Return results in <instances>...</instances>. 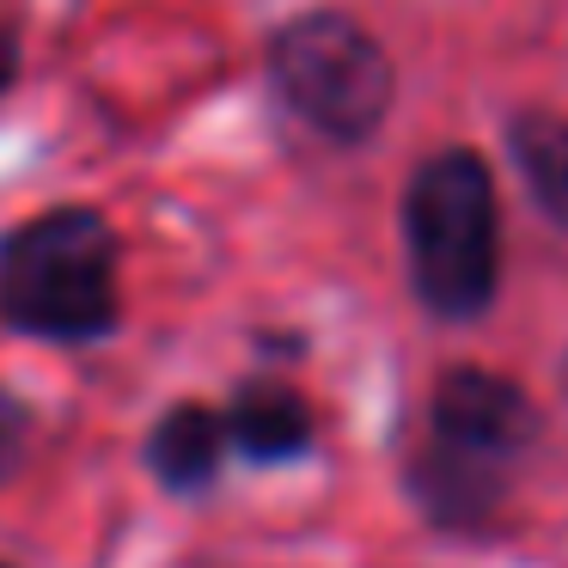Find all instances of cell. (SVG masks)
<instances>
[{"label": "cell", "mask_w": 568, "mask_h": 568, "mask_svg": "<svg viewBox=\"0 0 568 568\" xmlns=\"http://www.w3.org/2000/svg\"><path fill=\"white\" fill-rule=\"evenodd\" d=\"M19 428H26V416H19V404L7 392H0V465L13 458V446H19Z\"/></svg>", "instance_id": "cell-8"}, {"label": "cell", "mask_w": 568, "mask_h": 568, "mask_svg": "<svg viewBox=\"0 0 568 568\" xmlns=\"http://www.w3.org/2000/svg\"><path fill=\"white\" fill-rule=\"evenodd\" d=\"M0 318L50 343L116 324V233L92 209H50L0 239Z\"/></svg>", "instance_id": "cell-2"}, {"label": "cell", "mask_w": 568, "mask_h": 568, "mask_svg": "<svg viewBox=\"0 0 568 568\" xmlns=\"http://www.w3.org/2000/svg\"><path fill=\"white\" fill-rule=\"evenodd\" d=\"M270 80L282 104L324 141H367L392 111V62L343 13H306L275 31Z\"/></svg>", "instance_id": "cell-4"}, {"label": "cell", "mask_w": 568, "mask_h": 568, "mask_svg": "<svg viewBox=\"0 0 568 568\" xmlns=\"http://www.w3.org/2000/svg\"><path fill=\"white\" fill-rule=\"evenodd\" d=\"M226 440L239 446L257 465H282V458H300L312 446V404L294 392V385L257 379L233 397L226 409Z\"/></svg>", "instance_id": "cell-5"}, {"label": "cell", "mask_w": 568, "mask_h": 568, "mask_svg": "<svg viewBox=\"0 0 568 568\" xmlns=\"http://www.w3.org/2000/svg\"><path fill=\"white\" fill-rule=\"evenodd\" d=\"M409 287L434 318H477L501 282V221L495 178L477 153L446 148L416 165L404 190Z\"/></svg>", "instance_id": "cell-3"}, {"label": "cell", "mask_w": 568, "mask_h": 568, "mask_svg": "<svg viewBox=\"0 0 568 568\" xmlns=\"http://www.w3.org/2000/svg\"><path fill=\"white\" fill-rule=\"evenodd\" d=\"M507 148H514L531 202L568 233V123L550 111H519L507 123Z\"/></svg>", "instance_id": "cell-7"}, {"label": "cell", "mask_w": 568, "mask_h": 568, "mask_svg": "<svg viewBox=\"0 0 568 568\" xmlns=\"http://www.w3.org/2000/svg\"><path fill=\"white\" fill-rule=\"evenodd\" d=\"M538 440V409L514 379L483 367L440 373L428 397V440L409 458V495L440 526H477L501 507L507 470Z\"/></svg>", "instance_id": "cell-1"}, {"label": "cell", "mask_w": 568, "mask_h": 568, "mask_svg": "<svg viewBox=\"0 0 568 568\" xmlns=\"http://www.w3.org/2000/svg\"><path fill=\"white\" fill-rule=\"evenodd\" d=\"M13 74H19V50H13V38L0 31V92L13 87Z\"/></svg>", "instance_id": "cell-9"}, {"label": "cell", "mask_w": 568, "mask_h": 568, "mask_svg": "<svg viewBox=\"0 0 568 568\" xmlns=\"http://www.w3.org/2000/svg\"><path fill=\"white\" fill-rule=\"evenodd\" d=\"M221 458H226V416H214V409H202V404L165 409L160 428H153V440H148L153 477H160L165 489H178V495L209 489L214 470H221Z\"/></svg>", "instance_id": "cell-6"}]
</instances>
